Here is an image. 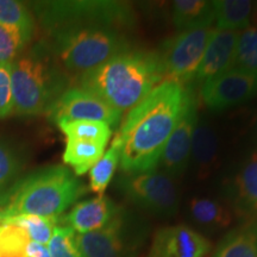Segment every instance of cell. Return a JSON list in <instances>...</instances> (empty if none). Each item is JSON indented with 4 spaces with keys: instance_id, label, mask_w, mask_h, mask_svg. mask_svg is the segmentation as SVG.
I'll return each mask as SVG.
<instances>
[{
    "instance_id": "obj_1",
    "label": "cell",
    "mask_w": 257,
    "mask_h": 257,
    "mask_svg": "<svg viewBox=\"0 0 257 257\" xmlns=\"http://www.w3.org/2000/svg\"><path fill=\"white\" fill-rule=\"evenodd\" d=\"M187 91L181 83L163 80L127 112L117 133L121 142L120 168L125 173L156 169L184 111Z\"/></svg>"
},
{
    "instance_id": "obj_2",
    "label": "cell",
    "mask_w": 257,
    "mask_h": 257,
    "mask_svg": "<svg viewBox=\"0 0 257 257\" xmlns=\"http://www.w3.org/2000/svg\"><path fill=\"white\" fill-rule=\"evenodd\" d=\"M165 79L159 53L126 49L80 75V87L120 113L128 112Z\"/></svg>"
},
{
    "instance_id": "obj_3",
    "label": "cell",
    "mask_w": 257,
    "mask_h": 257,
    "mask_svg": "<svg viewBox=\"0 0 257 257\" xmlns=\"http://www.w3.org/2000/svg\"><path fill=\"white\" fill-rule=\"evenodd\" d=\"M134 28L108 21L64 24L47 31L48 49L59 66L79 78L117 54L133 48L128 32Z\"/></svg>"
},
{
    "instance_id": "obj_4",
    "label": "cell",
    "mask_w": 257,
    "mask_h": 257,
    "mask_svg": "<svg viewBox=\"0 0 257 257\" xmlns=\"http://www.w3.org/2000/svg\"><path fill=\"white\" fill-rule=\"evenodd\" d=\"M87 188L72 170L50 166L18 180L9 192L0 219L18 216L60 217Z\"/></svg>"
},
{
    "instance_id": "obj_5",
    "label": "cell",
    "mask_w": 257,
    "mask_h": 257,
    "mask_svg": "<svg viewBox=\"0 0 257 257\" xmlns=\"http://www.w3.org/2000/svg\"><path fill=\"white\" fill-rule=\"evenodd\" d=\"M11 86L16 113L37 115L47 113L66 91V78L48 47L40 46L11 63Z\"/></svg>"
},
{
    "instance_id": "obj_6",
    "label": "cell",
    "mask_w": 257,
    "mask_h": 257,
    "mask_svg": "<svg viewBox=\"0 0 257 257\" xmlns=\"http://www.w3.org/2000/svg\"><path fill=\"white\" fill-rule=\"evenodd\" d=\"M146 236L142 221L121 207L102 229L76 234V243L83 257H137Z\"/></svg>"
},
{
    "instance_id": "obj_7",
    "label": "cell",
    "mask_w": 257,
    "mask_h": 257,
    "mask_svg": "<svg viewBox=\"0 0 257 257\" xmlns=\"http://www.w3.org/2000/svg\"><path fill=\"white\" fill-rule=\"evenodd\" d=\"M35 11L47 31L64 24L79 22L108 21L136 27V14L125 2H40Z\"/></svg>"
},
{
    "instance_id": "obj_8",
    "label": "cell",
    "mask_w": 257,
    "mask_h": 257,
    "mask_svg": "<svg viewBox=\"0 0 257 257\" xmlns=\"http://www.w3.org/2000/svg\"><path fill=\"white\" fill-rule=\"evenodd\" d=\"M118 188L136 206L160 217H172L178 212L180 197L169 175L157 170L126 173L118 179Z\"/></svg>"
},
{
    "instance_id": "obj_9",
    "label": "cell",
    "mask_w": 257,
    "mask_h": 257,
    "mask_svg": "<svg viewBox=\"0 0 257 257\" xmlns=\"http://www.w3.org/2000/svg\"><path fill=\"white\" fill-rule=\"evenodd\" d=\"M213 30L208 27L180 31L163 43L159 55L165 80L184 85L194 79Z\"/></svg>"
},
{
    "instance_id": "obj_10",
    "label": "cell",
    "mask_w": 257,
    "mask_h": 257,
    "mask_svg": "<svg viewBox=\"0 0 257 257\" xmlns=\"http://www.w3.org/2000/svg\"><path fill=\"white\" fill-rule=\"evenodd\" d=\"M50 120L56 124L63 121L93 120L104 121L115 128L123 113L112 108L100 98L81 87L67 88L47 112Z\"/></svg>"
},
{
    "instance_id": "obj_11",
    "label": "cell",
    "mask_w": 257,
    "mask_h": 257,
    "mask_svg": "<svg viewBox=\"0 0 257 257\" xmlns=\"http://www.w3.org/2000/svg\"><path fill=\"white\" fill-rule=\"evenodd\" d=\"M257 93V76L230 69L202 82L200 95L213 112H221L248 101Z\"/></svg>"
},
{
    "instance_id": "obj_12",
    "label": "cell",
    "mask_w": 257,
    "mask_h": 257,
    "mask_svg": "<svg viewBox=\"0 0 257 257\" xmlns=\"http://www.w3.org/2000/svg\"><path fill=\"white\" fill-rule=\"evenodd\" d=\"M198 118L197 99L193 89L188 87L184 111L174 131L170 135L160 160L167 175L180 176L188 168L191 161L193 134L198 123Z\"/></svg>"
},
{
    "instance_id": "obj_13",
    "label": "cell",
    "mask_w": 257,
    "mask_h": 257,
    "mask_svg": "<svg viewBox=\"0 0 257 257\" xmlns=\"http://www.w3.org/2000/svg\"><path fill=\"white\" fill-rule=\"evenodd\" d=\"M211 243L185 224L166 226L154 236L149 257H206Z\"/></svg>"
},
{
    "instance_id": "obj_14",
    "label": "cell",
    "mask_w": 257,
    "mask_h": 257,
    "mask_svg": "<svg viewBox=\"0 0 257 257\" xmlns=\"http://www.w3.org/2000/svg\"><path fill=\"white\" fill-rule=\"evenodd\" d=\"M227 198L237 216L257 217V150L246 159L226 186Z\"/></svg>"
},
{
    "instance_id": "obj_15",
    "label": "cell",
    "mask_w": 257,
    "mask_h": 257,
    "mask_svg": "<svg viewBox=\"0 0 257 257\" xmlns=\"http://www.w3.org/2000/svg\"><path fill=\"white\" fill-rule=\"evenodd\" d=\"M238 34L214 29L193 81L205 82L231 69Z\"/></svg>"
},
{
    "instance_id": "obj_16",
    "label": "cell",
    "mask_w": 257,
    "mask_h": 257,
    "mask_svg": "<svg viewBox=\"0 0 257 257\" xmlns=\"http://www.w3.org/2000/svg\"><path fill=\"white\" fill-rule=\"evenodd\" d=\"M120 210L121 207L117 206L111 199L98 195L96 198L76 204L63 220L74 232L85 234L102 229Z\"/></svg>"
},
{
    "instance_id": "obj_17",
    "label": "cell",
    "mask_w": 257,
    "mask_h": 257,
    "mask_svg": "<svg viewBox=\"0 0 257 257\" xmlns=\"http://www.w3.org/2000/svg\"><path fill=\"white\" fill-rule=\"evenodd\" d=\"M218 150H219V138L217 131L207 120L199 117L193 134L191 161H189L193 162L199 176L205 178L212 172L218 159Z\"/></svg>"
},
{
    "instance_id": "obj_18",
    "label": "cell",
    "mask_w": 257,
    "mask_h": 257,
    "mask_svg": "<svg viewBox=\"0 0 257 257\" xmlns=\"http://www.w3.org/2000/svg\"><path fill=\"white\" fill-rule=\"evenodd\" d=\"M172 22L179 31L212 27L214 22L213 2L176 0L172 3Z\"/></svg>"
},
{
    "instance_id": "obj_19",
    "label": "cell",
    "mask_w": 257,
    "mask_h": 257,
    "mask_svg": "<svg viewBox=\"0 0 257 257\" xmlns=\"http://www.w3.org/2000/svg\"><path fill=\"white\" fill-rule=\"evenodd\" d=\"M188 212L195 224L208 231L226 229L232 221L230 208L211 198L195 197L191 199Z\"/></svg>"
},
{
    "instance_id": "obj_20",
    "label": "cell",
    "mask_w": 257,
    "mask_h": 257,
    "mask_svg": "<svg viewBox=\"0 0 257 257\" xmlns=\"http://www.w3.org/2000/svg\"><path fill=\"white\" fill-rule=\"evenodd\" d=\"M217 30L239 31L250 27L253 3L249 0L213 2Z\"/></svg>"
},
{
    "instance_id": "obj_21",
    "label": "cell",
    "mask_w": 257,
    "mask_h": 257,
    "mask_svg": "<svg viewBox=\"0 0 257 257\" xmlns=\"http://www.w3.org/2000/svg\"><path fill=\"white\" fill-rule=\"evenodd\" d=\"M213 257H257V223L227 233Z\"/></svg>"
},
{
    "instance_id": "obj_22",
    "label": "cell",
    "mask_w": 257,
    "mask_h": 257,
    "mask_svg": "<svg viewBox=\"0 0 257 257\" xmlns=\"http://www.w3.org/2000/svg\"><path fill=\"white\" fill-rule=\"evenodd\" d=\"M105 146L85 141L67 140L63 152V162L70 166L76 176H81L92 169L105 153Z\"/></svg>"
},
{
    "instance_id": "obj_23",
    "label": "cell",
    "mask_w": 257,
    "mask_h": 257,
    "mask_svg": "<svg viewBox=\"0 0 257 257\" xmlns=\"http://www.w3.org/2000/svg\"><path fill=\"white\" fill-rule=\"evenodd\" d=\"M0 24L17 31L25 44H28L34 36V16L28 6L21 2L0 0Z\"/></svg>"
},
{
    "instance_id": "obj_24",
    "label": "cell",
    "mask_w": 257,
    "mask_h": 257,
    "mask_svg": "<svg viewBox=\"0 0 257 257\" xmlns=\"http://www.w3.org/2000/svg\"><path fill=\"white\" fill-rule=\"evenodd\" d=\"M121 142L115 135L113 142L108 150L104 153L101 159L89 170V188L98 195H104V192L113 178L118 163L120 162Z\"/></svg>"
},
{
    "instance_id": "obj_25",
    "label": "cell",
    "mask_w": 257,
    "mask_h": 257,
    "mask_svg": "<svg viewBox=\"0 0 257 257\" xmlns=\"http://www.w3.org/2000/svg\"><path fill=\"white\" fill-rule=\"evenodd\" d=\"M57 125L67 140L85 141V142L98 143L106 147L112 136V128L104 121L76 120L63 121Z\"/></svg>"
},
{
    "instance_id": "obj_26",
    "label": "cell",
    "mask_w": 257,
    "mask_h": 257,
    "mask_svg": "<svg viewBox=\"0 0 257 257\" xmlns=\"http://www.w3.org/2000/svg\"><path fill=\"white\" fill-rule=\"evenodd\" d=\"M22 169V161L14 147L0 136V208L5 206L9 192L18 181L17 178ZM2 216V214H0Z\"/></svg>"
},
{
    "instance_id": "obj_27",
    "label": "cell",
    "mask_w": 257,
    "mask_h": 257,
    "mask_svg": "<svg viewBox=\"0 0 257 257\" xmlns=\"http://www.w3.org/2000/svg\"><path fill=\"white\" fill-rule=\"evenodd\" d=\"M231 69L257 76V27L250 25L238 34Z\"/></svg>"
},
{
    "instance_id": "obj_28",
    "label": "cell",
    "mask_w": 257,
    "mask_h": 257,
    "mask_svg": "<svg viewBox=\"0 0 257 257\" xmlns=\"http://www.w3.org/2000/svg\"><path fill=\"white\" fill-rule=\"evenodd\" d=\"M2 221L14 223L27 232L32 242L48 245L53 236L54 229L60 223V217H38V216H18L6 218Z\"/></svg>"
},
{
    "instance_id": "obj_29",
    "label": "cell",
    "mask_w": 257,
    "mask_h": 257,
    "mask_svg": "<svg viewBox=\"0 0 257 257\" xmlns=\"http://www.w3.org/2000/svg\"><path fill=\"white\" fill-rule=\"evenodd\" d=\"M30 242L25 231L9 221L0 224V257H27L25 248Z\"/></svg>"
},
{
    "instance_id": "obj_30",
    "label": "cell",
    "mask_w": 257,
    "mask_h": 257,
    "mask_svg": "<svg viewBox=\"0 0 257 257\" xmlns=\"http://www.w3.org/2000/svg\"><path fill=\"white\" fill-rule=\"evenodd\" d=\"M51 257H83L76 243V233L67 225H57L48 243Z\"/></svg>"
},
{
    "instance_id": "obj_31",
    "label": "cell",
    "mask_w": 257,
    "mask_h": 257,
    "mask_svg": "<svg viewBox=\"0 0 257 257\" xmlns=\"http://www.w3.org/2000/svg\"><path fill=\"white\" fill-rule=\"evenodd\" d=\"M27 46L17 31L0 24V63H12Z\"/></svg>"
},
{
    "instance_id": "obj_32",
    "label": "cell",
    "mask_w": 257,
    "mask_h": 257,
    "mask_svg": "<svg viewBox=\"0 0 257 257\" xmlns=\"http://www.w3.org/2000/svg\"><path fill=\"white\" fill-rule=\"evenodd\" d=\"M14 112L11 86V63H0V118Z\"/></svg>"
},
{
    "instance_id": "obj_33",
    "label": "cell",
    "mask_w": 257,
    "mask_h": 257,
    "mask_svg": "<svg viewBox=\"0 0 257 257\" xmlns=\"http://www.w3.org/2000/svg\"><path fill=\"white\" fill-rule=\"evenodd\" d=\"M25 256L27 257H51L48 245L44 244L30 242L28 243L27 248H25Z\"/></svg>"
},
{
    "instance_id": "obj_34",
    "label": "cell",
    "mask_w": 257,
    "mask_h": 257,
    "mask_svg": "<svg viewBox=\"0 0 257 257\" xmlns=\"http://www.w3.org/2000/svg\"><path fill=\"white\" fill-rule=\"evenodd\" d=\"M255 130H256V138H257V118H256V127H255Z\"/></svg>"
},
{
    "instance_id": "obj_35",
    "label": "cell",
    "mask_w": 257,
    "mask_h": 257,
    "mask_svg": "<svg viewBox=\"0 0 257 257\" xmlns=\"http://www.w3.org/2000/svg\"><path fill=\"white\" fill-rule=\"evenodd\" d=\"M0 214H2V208H0ZM0 220H2V219H0Z\"/></svg>"
},
{
    "instance_id": "obj_36",
    "label": "cell",
    "mask_w": 257,
    "mask_h": 257,
    "mask_svg": "<svg viewBox=\"0 0 257 257\" xmlns=\"http://www.w3.org/2000/svg\"><path fill=\"white\" fill-rule=\"evenodd\" d=\"M0 224H2V220H0Z\"/></svg>"
}]
</instances>
